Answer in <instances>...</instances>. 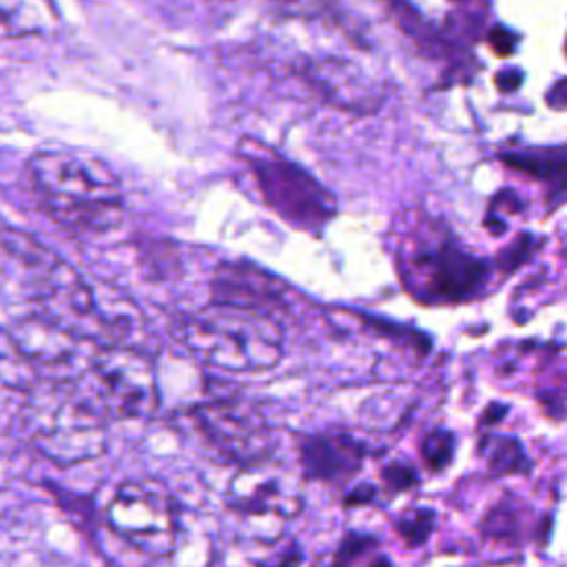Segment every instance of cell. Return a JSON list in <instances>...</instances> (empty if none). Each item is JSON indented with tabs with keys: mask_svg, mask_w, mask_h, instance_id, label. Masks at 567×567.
Masks as SVG:
<instances>
[{
	"mask_svg": "<svg viewBox=\"0 0 567 567\" xmlns=\"http://www.w3.org/2000/svg\"><path fill=\"white\" fill-rule=\"evenodd\" d=\"M49 215L73 233H102L122 217V188L113 171L86 155L49 151L31 162Z\"/></svg>",
	"mask_w": 567,
	"mask_h": 567,
	"instance_id": "cell-2",
	"label": "cell"
},
{
	"mask_svg": "<svg viewBox=\"0 0 567 567\" xmlns=\"http://www.w3.org/2000/svg\"><path fill=\"white\" fill-rule=\"evenodd\" d=\"M381 476L385 481L388 487H392L394 492H403V489H410L416 485L419 476L414 472V467L405 465V463H390L381 470Z\"/></svg>",
	"mask_w": 567,
	"mask_h": 567,
	"instance_id": "cell-17",
	"label": "cell"
},
{
	"mask_svg": "<svg viewBox=\"0 0 567 567\" xmlns=\"http://www.w3.org/2000/svg\"><path fill=\"white\" fill-rule=\"evenodd\" d=\"M237 503L250 514H264L270 509L286 512L288 507H295V494L281 476L250 470L237 481Z\"/></svg>",
	"mask_w": 567,
	"mask_h": 567,
	"instance_id": "cell-11",
	"label": "cell"
},
{
	"mask_svg": "<svg viewBox=\"0 0 567 567\" xmlns=\"http://www.w3.org/2000/svg\"><path fill=\"white\" fill-rule=\"evenodd\" d=\"M372 498H374V487H370V485H359V487H354L352 492H348L346 505L352 507V505L368 503V501H372Z\"/></svg>",
	"mask_w": 567,
	"mask_h": 567,
	"instance_id": "cell-20",
	"label": "cell"
},
{
	"mask_svg": "<svg viewBox=\"0 0 567 567\" xmlns=\"http://www.w3.org/2000/svg\"><path fill=\"white\" fill-rule=\"evenodd\" d=\"M514 44H516V38L512 31H507L505 27L496 24L492 31H489V47L498 53V55H509L514 51Z\"/></svg>",
	"mask_w": 567,
	"mask_h": 567,
	"instance_id": "cell-18",
	"label": "cell"
},
{
	"mask_svg": "<svg viewBox=\"0 0 567 567\" xmlns=\"http://www.w3.org/2000/svg\"><path fill=\"white\" fill-rule=\"evenodd\" d=\"M370 567H390V563L385 558H377L370 563Z\"/></svg>",
	"mask_w": 567,
	"mask_h": 567,
	"instance_id": "cell-22",
	"label": "cell"
},
{
	"mask_svg": "<svg viewBox=\"0 0 567 567\" xmlns=\"http://www.w3.org/2000/svg\"><path fill=\"white\" fill-rule=\"evenodd\" d=\"M496 86L503 91V93H509V91H516L523 82V73L518 69H503L496 78H494Z\"/></svg>",
	"mask_w": 567,
	"mask_h": 567,
	"instance_id": "cell-19",
	"label": "cell"
},
{
	"mask_svg": "<svg viewBox=\"0 0 567 567\" xmlns=\"http://www.w3.org/2000/svg\"><path fill=\"white\" fill-rule=\"evenodd\" d=\"M213 301L250 308L272 317L284 306V284L246 264H224L213 281Z\"/></svg>",
	"mask_w": 567,
	"mask_h": 567,
	"instance_id": "cell-8",
	"label": "cell"
},
{
	"mask_svg": "<svg viewBox=\"0 0 567 567\" xmlns=\"http://www.w3.org/2000/svg\"><path fill=\"white\" fill-rule=\"evenodd\" d=\"M405 286L423 303H458L474 299L489 279V264L443 237L410 255Z\"/></svg>",
	"mask_w": 567,
	"mask_h": 567,
	"instance_id": "cell-4",
	"label": "cell"
},
{
	"mask_svg": "<svg viewBox=\"0 0 567 567\" xmlns=\"http://www.w3.org/2000/svg\"><path fill=\"white\" fill-rule=\"evenodd\" d=\"M93 379L104 410L117 419L153 416L159 390L151 361L131 348H111L95 357Z\"/></svg>",
	"mask_w": 567,
	"mask_h": 567,
	"instance_id": "cell-5",
	"label": "cell"
},
{
	"mask_svg": "<svg viewBox=\"0 0 567 567\" xmlns=\"http://www.w3.org/2000/svg\"><path fill=\"white\" fill-rule=\"evenodd\" d=\"M113 518L117 525L142 536L162 534L171 523L168 498L155 485L128 483L120 489L113 503Z\"/></svg>",
	"mask_w": 567,
	"mask_h": 567,
	"instance_id": "cell-10",
	"label": "cell"
},
{
	"mask_svg": "<svg viewBox=\"0 0 567 567\" xmlns=\"http://www.w3.org/2000/svg\"><path fill=\"white\" fill-rule=\"evenodd\" d=\"M501 162L509 168L525 173L538 182H545L554 188V195L563 197L565 190V148L549 146V148H516L501 153Z\"/></svg>",
	"mask_w": 567,
	"mask_h": 567,
	"instance_id": "cell-12",
	"label": "cell"
},
{
	"mask_svg": "<svg viewBox=\"0 0 567 567\" xmlns=\"http://www.w3.org/2000/svg\"><path fill=\"white\" fill-rule=\"evenodd\" d=\"M195 427L219 452L239 458H261L272 447V436L264 414L237 396L210 399L193 410Z\"/></svg>",
	"mask_w": 567,
	"mask_h": 567,
	"instance_id": "cell-6",
	"label": "cell"
},
{
	"mask_svg": "<svg viewBox=\"0 0 567 567\" xmlns=\"http://www.w3.org/2000/svg\"><path fill=\"white\" fill-rule=\"evenodd\" d=\"M365 456L363 443L343 432H312L299 439V458L308 478L346 483Z\"/></svg>",
	"mask_w": 567,
	"mask_h": 567,
	"instance_id": "cell-7",
	"label": "cell"
},
{
	"mask_svg": "<svg viewBox=\"0 0 567 567\" xmlns=\"http://www.w3.org/2000/svg\"><path fill=\"white\" fill-rule=\"evenodd\" d=\"M377 545V538L368 536V534H359V532H350L343 536L339 551L334 554V560L330 567H350L352 563H357L368 549H372Z\"/></svg>",
	"mask_w": 567,
	"mask_h": 567,
	"instance_id": "cell-16",
	"label": "cell"
},
{
	"mask_svg": "<svg viewBox=\"0 0 567 567\" xmlns=\"http://www.w3.org/2000/svg\"><path fill=\"white\" fill-rule=\"evenodd\" d=\"M301 560V554L295 549V551H290V554H286V556H281V560L275 565V567H297V563ZM266 567V565H264ZM270 567V565H268Z\"/></svg>",
	"mask_w": 567,
	"mask_h": 567,
	"instance_id": "cell-21",
	"label": "cell"
},
{
	"mask_svg": "<svg viewBox=\"0 0 567 567\" xmlns=\"http://www.w3.org/2000/svg\"><path fill=\"white\" fill-rule=\"evenodd\" d=\"M171 332L193 357L228 372L270 370L284 354L279 321L233 303L210 301L195 312L179 315Z\"/></svg>",
	"mask_w": 567,
	"mask_h": 567,
	"instance_id": "cell-1",
	"label": "cell"
},
{
	"mask_svg": "<svg viewBox=\"0 0 567 567\" xmlns=\"http://www.w3.org/2000/svg\"><path fill=\"white\" fill-rule=\"evenodd\" d=\"M489 472L496 476L505 474H525L529 472L532 463L523 450V445L512 436H498L492 443V452L487 456Z\"/></svg>",
	"mask_w": 567,
	"mask_h": 567,
	"instance_id": "cell-13",
	"label": "cell"
},
{
	"mask_svg": "<svg viewBox=\"0 0 567 567\" xmlns=\"http://www.w3.org/2000/svg\"><path fill=\"white\" fill-rule=\"evenodd\" d=\"M421 456L432 472L445 470L454 456V436L447 430H432L421 443Z\"/></svg>",
	"mask_w": 567,
	"mask_h": 567,
	"instance_id": "cell-15",
	"label": "cell"
},
{
	"mask_svg": "<svg viewBox=\"0 0 567 567\" xmlns=\"http://www.w3.org/2000/svg\"><path fill=\"white\" fill-rule=\"evenodd\" d=\"M434 520H436V514L430 507L410 509L396 520V532L405 545L419 547L430 538V534L434 529Z\"/></svg>",
	"mask_w": 567,
	"mask_h": 567,
	"instance_id": "cell-14",
	"label": "cell"
},
{
	"mask_svg": "<svg viewBox=\"0 0 567 567\" xmlns=\"http://www.w3.org/2000/svg\"><path fill=\"white\" fill-rule=\"evenodd\" d=\"M303 78L312 86H317L326 100L339 104L341 109L370 111L374 104H379V97H374L372 82L361 73L357 64L348 60H308L303 66Z\"/></svg>",
	"mask_w": 567,
	"mask_h": 567,
	"instance_id": "cell-9",
	"label": "cell"
},
{
	"mask_svg": "<svg viewBox=\"0 0 567 567\" xmlns=\"http://www.w3.org/2000/svg\"><path fill=\"white\" fill-rule=\"evenodd\" d=\"M239 148L266 206L284 221L306 233H321L332 221L337 204L306 168L250 140H241Z\"/></svg>",
	"mask_w": 567,
	"mask_h": 567,
	"instance_id": "cell-3",
	"label": "cell"
}]
</instances>
